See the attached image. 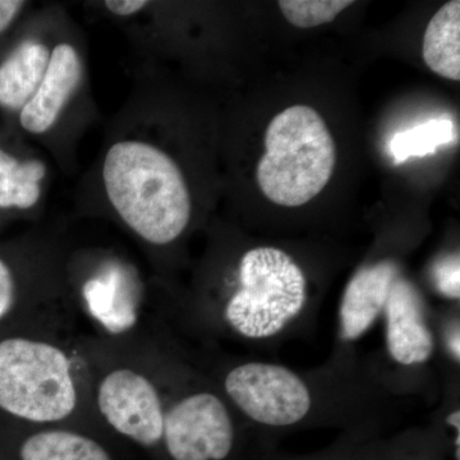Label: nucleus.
I'll return each instance as SVG.
<instances>
[{"label": "nucleus", "instance_id": "nucleus-1", "mask_svg": "<svg viewBox=\"0 0 460 460\" xmlns=\"http://www.w3.org/2000/svg\"><path fill=\"white\" fill-rule=\"evenodd\" d=\"M132 80L74 201L81 213L111 217L145 246L163 250L190 228L198 199L181 154L177 96L157 66L136 63Z\"/></svg>", "mask_w": 460, "mask_h": 460}, {"label": "nucleus", "instance_id": "nucleus-2", "mask_svg": "<svg viewBox=\"0 0 460 460\" xmlns=\"http://www.w3.org/2000/svg\"><path fill=\"white\" fill-rule=\"evenodd\" d=\"M99 118L86 38L66 13L47 74L12 129L40 147L66 177H72L80 168L81 142Z\"/></svg>", "mask_w": 460, "mask_h": 460}, {"label": "nucleus", "instance_id": "nucleus-3", "mask_svg": "<svg viewBox=\"0 0 460 460\" xmlns=\"http://www.w3.org/2000/svg\"><path fill=\"white\" fill-rule=\"evenodd\" d=\"M337 150L325 120L314 108L295 105L278 114L265 133L257 183L271 202L298 208L328 186Z\"/></svg>", "mask_w": 460, "mask_h": 460}, {"label": "nucleus", "instance_id": "nucleus-4", "mask_svg": "<svg viewBox=\"0 0 460 460\" xmlns=\"http://www.w3.org/2000/svg\"><path fill=\"white\" fill-rule=\"evenodd\" d=\"M77 404L71 362L59 348L25 338L0 341V408L31 422L65 420Z\"/></svg>", "mask_w": 460, "mask_h": 460}, {"label": "nucleus", "instance_id": "nucleus-5", "mask_svg": "<svg viewBox=\"0 0 460 460\" xmlns=\"http://www.w3.org/2000/svg\"><path fill=\"white\" fill-rule=\"evenodd\" d=\"M239 289L226 305L230 325L247 338L279 332L305 302L304 271L292 257L272 247L252 248L239 262Z\"/></svg>", "mask_w": 460, "mask_h": 460}, {"label": "nucleus", "instance_id": "nucleus-6", "mask_svg": "<svg viewBox=\"0 0 460 460\" xmlns=\"http://www.w3.org/2000/svg\"><path fill=\"white\" fill-rule=\"evenodd\" d=\"M65 5L35 7L0 48V123L12 129L49 66Z\"/></svg>", "mask_w": 460, "mask_h": 460}, {"label": "nucleus", "instance_id": "nucleus-7", "mask_svg": "<svg viewBox=\"0 0 460 460\" xmlns=\"http://www.w3.org/2000/svg\"><path fill=\"white\" fill-rule=\"evenodd\" d=\"M226 389L248 417L263 425H295L311 408L310 392L304 381L281 366H239L226 376Z\"/></svg>", "mask_w": 460, "mask_h": 460}, {"label": "nucleus", "instance_id": "nucleus-8", "mask_svg": "<svg viewBox=\"0 0 460 460\" xmlns=\"http://www.w3.org/2000/svg\"><path fill=\"white\" fill-rule=\"evenodd\" d=\"M166 449L174 460H223L233 447V423L217 396L202 393L177 402L164 417Z\"/></svg>", "mask_w": 460, "mask_h": 460}, {"label": "nucleus", "instance_id": "nucleus-9", "mask_svg": "<svg viewBox=\"0 0 460 460\" xmlns=\"http://www.w3.org/2000/svg\"><path fill=\"white\" fill-rule=\"evenodd\" d=\"M50 157L0 123V215L35 217L44 210L53 183Z\"/></svg>", "mask_w": 460, "mask_h": 460}, {"label": "nucleus", "instance_id": "nucleus-10", "mask_svg": "<svg viewBox=\"0 0 460 460\" xmlns=\"http://www.w3.org/2000/svg\"><path fill=\"white\" fill-rule=\"evenodd\" d=\"M98 405L109 425L144 447L164 435V411L155 387L137 372H111L99 386Z\"/></svg>", "mask_w": 460, "mask_h": 460}, {"label": "nucleus", "instance_id": "nucleus-11", "mask_svg": "<svg viewBox=\"0 0 460 460\" xmlns=\"http://www.w3.org/2000/svg\"><path fill=\"white\" fill-rule=\"evenodd\" d=\"M387 347L402 365L428 361L434 350V337L426 325L423 304L416 287L399 275L385 305Z\"/></svg>", "mask_w": 460, "mask_h": 460}, {"label": "nucleus", "instance_id": "nucleus-12", "mask_svg": "<svg viewBox=\"0 0 460 460\" xmlns=\"http://www.w3.org/2000/svg\"><path fill=\"white\" fill-rule=\"evenodd\" d=\"M137 274L118 257H104L91 266L83 283V296L91 313L111 329V313H117L122 332L135 323V299L138 295Z\"/></svg>", "mask_w": 460, "mask_h": 460}, {"label": "nucleus", "instance_id": "nucleus-13", "mask_svg": "<svg viewBox=\"0 0 460 460\" xmlns=\"http://www.w3.org/2000/svg\"><path fill=\"white\" fill-rule=\"evenodd\" d=\"M398 266L383 261L361 269L349 281L341 307V335L347 341L361 337L385 307Z\"/></svg>", "mask_w": 460, "mask_h": 460}, {"label": "nucleus", "instance_id": "nucleus-14", "mask_svg": "<svg viewBox=\"0 0 460 460\" xmlns=\"http://www.w3.org/2000/svg\"><path fill=\"white\" fill-rule=\"evenodd\" d=\"M422 57L440 77L460 80V2L452 0L436 12L423 36Z\"/></svg>", "mask_w": 460, "mask_h": 460}, {"label": "nucleus", "instance_id": "nucleus-15", "mask_svg": "<svg viewBox=\"0 0 460 460\" xmlns=\"http://www.w3.org/2000/svg\"><path fill=\"white\" fill-rule=\"evenodd\" d=\"M22 460H111L96 441L75 432L50 429L30 436L21 447Z\"/></svg>", "mask_w": 460, "mask_h": 460}, {"label": "nucleus", "instance_id": "nucleus-16", "mask_svg": "<svg viewBox=\"0 0 460 460\" xmlns=\"http://www.w3.org/2000/svg\"><path fill=\"white\" fill-rule=\"evenodd\" d=\"M456 140L454 123L447 118L429 119L428 122L396 133L390 142V153L395 164H401L410 157H422L434 154L436 148Z\"/></svg>", "mask_w": 460, "mask_h": 460}, {"label": "nucleus", "instance_id": "nucleus-17", "mask_svg": "<svg viewBox=\"0 0 460 460\" xmlns=\"http://www.w3.org/2000/svg\"><path fill=\"white\" fill-rule=\"evenodd\" d=\"M352 0H281L279 7L290 25L313 29L332 22L339 13L350 7Z\"/></svg>", "mask_w": 460, "mask_h": 460}, {"label": "nucleus", "instance_id": "nucleus-18", "mask_svg": "<svg viewBox=\"0 0 460 460\" xmlns=\"http://www.w3.org/2000/svg\"><path fill=\"white\" fill-rule=\"evenodd\" d=\"M434 279L438 292L447 298L460 296V262L458 253L438 260L434 266Z\"/></svg>", "mask_w": 460, "mask_h": 460}, {"label": "nucleus", "instance_id": "nucleus-19", "mask_svg": "<svg viewBox=\"0 0 460 460\" xmlns=\"http://www.w3.org/2000/svg\"><path fill=\"white\" fill-rule=\"evenodd\" d=\"M33 8L26 0H0V48Z\"/></svg>", "mask_w": 460, "mask_h": 460}, {"label": "nucleus", "instance_id": "nucleus-20", "mask_svg": "<svg viewBox=\"0 0 460 460\" xmlns=\"http://www.w3.org/2000/svg\"><path fill=\"white\" fill-rule=\"evenodd\" d=\"M16 293L17 277L13 266L0 256V320L13 307Z\"/></svg>", "mask_w": 460, "mask_h": 460}, {"label": "nucleus", "instance_id": "nucleus-21", "mask_svg": "<svg viewBox=\"0 0 460 460\" xmlns=\"http://www.w3.org/2000/svg\"><path fill=\"white\" fill-rule=\"evenodd\" d=\"M450 348H452V352L454 356L456 357V359L460 358V345H459V332L456 330V332H453L452 337H450Z\"/></svg>", "mask_w": 460, "mask_h": 460}, {"label": "nucleus", "instance_id": "nucleus-22", "mask_svg": "<svg viewBox=\"0 0 460 460\" xmlns=\"http://www.w3.org/2000/svg\"><path fill=\"white\" fill-rule=\"evenodd\" d=\"M447 423H450V425H452L453 428H456V429H458V434H459V429H460V413H459V411H453V413L450 414L449 417H447Z\"/></svg>", "mask_w": 460, "mask_h": 460}, {"label": "nucleus", "instance_id": "nucleus-23", "mask_svg": "<svg viewBox=\"0 0 460 460\" xmlns=\"http://www.w3.org/2000/svg\"><path fill=\"white\" fill-rule=\"evenodd\" d=\"M2 219H3V217H2V215H0V220H2Z\"/></svg>", "mask_w": 460, "mask_h": 460}]
</instances>
